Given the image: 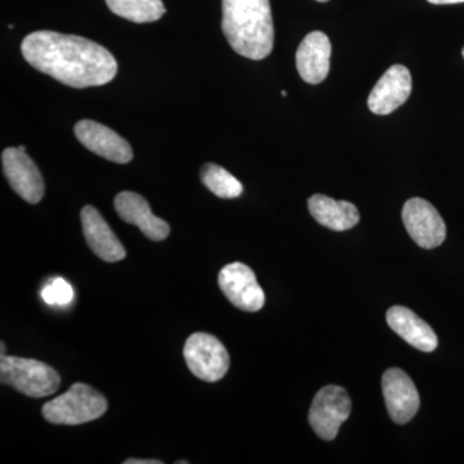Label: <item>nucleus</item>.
<instances>
[{"label": "nucleus", "instance_id": "nucleus-1", "mask_svg": "<svg viewBox=\"0 0 464 464\" xmlns=\"http://www.w3.org/2000/svg\"><path fill=\"white\" fill-rule=\"evenodd\" d=\"M27 63L72 88L97 87L111 82L118 72L115 57L102 45L56 32H35L21 44Z\"/></svg>", "mask_w": 464, "mask_h": 464}, {"label": "nucleus", "instance_id": "nucleus-2", "mask_svg": "<svg viewBox=\"0 0 464 464\" xmlns=\"http://www.w3.org/2000/svg\"><path fill=\"white\" fill-rule=\"evenodd\" d=\"M222 32L232 50L259 61L274 50L270 0H222Z\"/></svg>", "mask_w": 464, "mask_h": 464}, {"label": "nucleus", "instance_id": "nucleus-3", "mask_svg": "<svg viewBox=\"0 0 464 464\" xmlns=\"http://www.w3.org/2000/svg\"><path fill=\"white\" fill-rule=\"evenodd\" d=\"M108 411V401L99 391L75 383L67 392L43 406V417L53 424L78 426L99 420Z\"/></svg>", "mask_w": 464, "mask_h": 464}, {"label": "nucleus", "instance_id": "nucleus-4", "mask_svg": "<svg viewBox=\"0 0 464 464\" xmlns=\"http://www.w3.org/2000/svg\"><path fill=\"white\" fill-rule=\"evenodd\" d=\"M0 380L29 398H45L60 389L61 378L39 360L0 356Z\"/></svg>", "mask_w": 464, "mask_h": 464}, {"label": "nucleus", "instance_id": "nucleus-5", "mask_svg": "<svg viewBox=\"0 0 464 464\" xmlns=\"http://www.w3.org/2000/svg\"><path fill=\"white\" fill-rule=\"evenodd\" d=\"M186 364L195 377L201 381L222 380L230 366V356L224 344L215 335L194 333L183 348Z\"/></svg>", "mask_w": 464, "mask_h": 464}, {"label": "nucleus", "instance_id": "nucleus-6", "mask_svg": "<svg viewBox=\"0 0 464 464\" xmlns=\"http://www.w3.org/2000/svg\"><path fill=\"white\" fill-rule=\"evenodd\" d=\"M351 408L353 404L346 390L340 386L323 387L314 398L308 422L320 439L332 441L350 417Z\"/></svg>", "mask_w": 464, "mask_h": 464}, {"label": "nucleus", "instance_id": "nucleus-7", "mask_svg": "<svg viewBox=\"0 0 464 464\" xmlns=\"http://www.w3.org/2000/svg\"><path fill=\"white\" fill-rule=\"evenodd\" d=\"M401 216L409 237L420 248H438L447 239V225L430 201L420 198L409 199Z\"/></svg>", "mask_w": 464, "mask_h": 464}, {"label": "nucleus", "instance_id": "nucleus-8", "mask_svg": "<svg viewBox=\"0 0 464 464\" xmlns=\"http://www.w3.org/2000/svg\"><path fill=\"white\" fill-rule=\"evenodd\" d=\"M219 288L235 307L246 313H257L265 306V292L248 266L234 262L225 266L218 275Z\"/></svg>", "mask_w": 464, "mask_h": 464}, {"label": "nucleus", "instance_id": "nucleus-9", "mask_svg": "<svg viewBox=\"0 0 464 464\" xmlns=\"http://www.w3.org/2000/svg\"><path fill=\"white\" fill-rule=\"evenodd\" d=\"M3 173L11 188L24 200L38 204L44 197V181L38 167L26 151L20 148H8L2 154Z\"/></svg>", "mask_w": 464, "mask_h": 464}, {"label": "nucleus", "instance_id": "nucleus-10", "mask_svg": "<svg viewBox=\"0 0 464 464\" xmlns=\"http://www.w3.org/2000/svg\"><path fill=\"white\" fill-rule=\"evenodd\" d=\"M382 391L391 420L398 424L411 422L420 411V399L411 378L399 368H391L382 377Z\"/></svg>", "mask_w": 464, "mask_h": 464}, {"label": "nucleus", "instance_id": "nucleus-11", "mask_svg": "<svg viewBox=\"0 0 464 464\" xmlns=\"http://www.w3.org/2000/svg\"><path fill=\"white\" fill-rule=\"evenodd\" d=\"M411 72L404 65L391 66L369 94L368 108L373 114L389 115L411 97Z\"/></svg>", "mask_w": 464, "mask_h": 464}, {"label": "nucleus", "instance_id": "nucleus-12", "mask_svg": "<svg viewBox=\"0 0 464 464\" xmlns=\"http://www.w3.org/2000/svg\"><path fill=\"white\" fill-rule=\"evenodd\" d=\"M75 136L90 151L114 163H130L132 148L114 130L93 121H81L75 125Z\"/></svg>", "mask_w": 464, "mask_h": 464}, {"label": "nucleus", "instance_id": "nucleus-13", "mask_svg": "<svg viewBox=\"0 0 464 464\" xmlns=\"http://www.w3.org/2000/svg\"><path fill=\"white\" fill-rule=\"evenodd\" d=\"M331 54L332 44L326 34H307L295 54V65L301 78L313 85L325 81L331 69Z\"/></svg>", "mask_w": 464, "mask_h": 464}, {"label": "nucleus", "instance_id": "nucleus-14", "mask_svg": "<svg viewBox=\"0 0 464 464\" xmlns=\"http://www.w3.org/2000/svg\"><path fill=\"white\" fill-rule=\"evenodd\" d=\"M115 209L127 224L137 226L152 241L166 240L170 227L164 219L152 215L148 200L136 192L124 191L116 195Z\"/></svg>", "mask_w": 464, "mask_h": 464}, {"label": "nucleus", "instance_id": "nucleus-15", "mask_svg": "<svg viewBox=\"0 0 464 464\" xmlns=\"http://www.w3.org/2000/svg\"><path fill=\"white\" fill-rule=\"evenodd\" d=\"M81 218L85 240L97 257L105 262H118L125 258L127 252L124 246L96 208L84 207Z\"/></svg>", "mask_w": 464, "mask_h": 464}, {"label": "nucleus", "instance_id": "nucleus-16", "mask_svg": "<svg viewBox=\"0 0 464 464\" xmlns=\"http://www.w3.org/2000/svg\"><path fill=\"white\" fill-rule=\"evenodd\" d=\"M387 324L396 334L408 342L411 346L423 353H432L438 348L439 340L436 333L413 311L404 306H393L387 311Z\"/></svg>", "mask_w": 464, "mask_h": 464}, {"label": "nucleus", "instance_id": "nucleus-17", "mask_svg": "<svg viewBox=\"0 0 464 464\" xmlns=\"http://www.w3.org/2000/svg\"><path fill=\"white\" fill-rule=\"evenodd\" d=\"M308 210L317 224L333 231H347L360 221L359 210L346 200H334L325 195L316 194L308 199Z\"/></svg>", "mask_w": 464, "mask_h": 464}, {"label": "nucleus", "instance_id": "nucleus-18", "mask_svg": "<svg viewBox=\"0 0 464 464\" xmlns=\"http://www.w3.org/2000/svg\"><path fill=\"white\" fill-rule=\"evenodd\" d=\"M106 5L116 16L136 24L154 23L166 14L161 0H106Z\"/></svg>", "mask_w": 464, "mask_h": 464}, {"label": "nucleus", "instance_id": "nucleus-19", "mask_svg": "<svg viewBox=\"0 0 464 464\" xmlns=\"http://www.w3.org/2000/svg\"><path fill=\"white\" fill-rule=\"evenodd\" d=\"M200 177L208 190L222 199H235L243 194L244 188L239 179L217 164H206L201 168Z\"/></svg>", "mask_w": 464, "mask_h": 464}, {"label": "nucleus", "instance_id": "nucleus-20", "mask_svg": "<svg viewBox=\"0 0 464 464\" xmlns=\"http://www.w3.org/2000/svg\"><path fill=\"white\" fill-rule=\"evenodd\" d=\"M42 297L50 306H66L74 298V289L66 280L57 277L44 286Z\"/></svg>", "mask_w": 464, "mask_h": 464}, {"label": "nucleus", "instance_id": "nucleus-21", "mask_svg": "<svg viewBox=\"0 0 464 464\" xmlns=\"http://www.w3.org/2000/svg\"><path fill=\"white\" fill-rule=\"evenodd\" d=\"M124 464H163L161 460L158 459H136V458H132V459L125 460Z\"/></svg>", "mask_w": 464, "mask_h": 464}, {"label": "nucleus", "instance_id": "nucleus-22", "mask_svg": "<svg viewBox=\"0 0 464 464\" xmlns=\"http://www.w3.org/2000/svg\"><path fill=\"white\" fill-rule=\"evenodd\" d=\"M431 5H458V3H464V0H427Z\"/></svg>", "mask_w": 464, "mask_h": 464}, {"label": "nucleus", "instance_id": "nucleus-23", "mask_svg": "<svg viewBox=\"0 0 464 464\" xmlns=\"http://www.w3.org/2000/svg\"><path fill=\"white\" fill-rule=\"evenodd\" d=\"M183 463H188V462H185V460H179V462H176V464H183Z\"/></svg>", "mask_w": 464, "mask_h": 464}, {"label": "nucleus", "instance_id": "nucleus-24", "mask_svg": "<svg viewBox=\"0 0 464 464\" xmlns=\"http://www.w3.org/2000/svg\"><path fill=\"white\" fill-rule=\"evenodd\" d=\"M316 2H319V3H326V2H329V0H316Z\"/></svg>", "mask_w": 464, "mask_h": 464}, {"label": "nucleus", "instance_id": "nucleus-25", "mask_svg": "<svg viewBox=\"0 0 464 464\" xmlns=\"http://www.w3.org/2000/svg\"><path fill=\"white\" fill-rule=\"evenodd\" d=\"M282 94H283V97H286V94H288V93H286V92H285V91H283V92H282Z\"/></svg>", "mask_w": 464, "mask_h": 464}, {"label": "nucleus", "instance_id": "nucleus-26", "mask_svg": "<svg viewBox=\"0 0 464 464\" xmlns=\"http://www.w3.org/2000/svg\"><path fill=\"white\" fill-rule=\"evenodd\" d=\"M462 54H463V58H464V48H463V50H462Z\"/></svg>", "mask_w": 464, "mask_h": 464}]
</instances>
